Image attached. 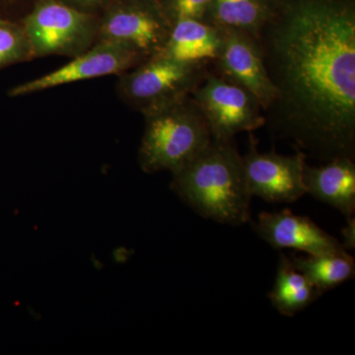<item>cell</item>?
I'll return each instance as SVG.
<instances>
[{
	"instance_id": "cell-14",
	"label": "cell",
	"mask_w": 355,
	"mask_h": 355,
	"mask_svg": "<svg viewBox=\"0 0 355 355\" xmlns=\"http://www.w3.org/2000/svg\"><path fill=\"white\" fill-rule=\"evenodd\" d=\"M321 296L310 280L292 265L291 258L280 254L275 284L268 294L273 308L284 316L293 317Z\"/></svg>"
},
{
	"instance_id": "cell-1",
	"label": "cell",
	"mask_w": 355,
	"mask_h": 355,
	"mask_svg": "<svg viewBox=\"0 0 355 355\" xmlns=\"http://www.w3.org/2000/svg\"><path fill=\"white\" fill-rule=\"evenodd\" d=\"M257 41L270 137L321 163L355 160V0H272Z\"/></svg>"
},
{
	"instance_id": "cell-19",
	"label": "cell",
	"mask_w": 355,
	"mask_h": 355,
	"mask_svg": "<svg viewBox=\"0 0 355 355\" xmlns=\"http://www.w3.org/2000/svg\"><path fill=\"white\" fill-rule=\"evenodd\" d=\"M347 224L343 229V247L345 250H354L355 248V218L354 216L347 218Z\"/></svg>"
},
{
	"instance_id": "cell-21",
	"label": "cell",
	"mask_w": 355,
	"mask_h": 355,
	"mask_svg": "<svg viewBox=\"0 0 355 355\" xmlns=\"http://www.w3.org/2000/svg\"><path fill=\"white\" fill-rule=\"evenodd\" d=\"M160 1H161V0H160Z\"/></svg>"
},
{
	"instance_id": "cell-6",
	"label": "cell",
	"mask_w": 355,
	"mask_h": 355,
	"mask_svg": "<svg viewBox=\"0 0 355 355\" xmlns=\"http://www.w3.org/2000/svg\"><path fill=\"white\" fill-rule=\"evenodd\" d=\"M172 26L160 0H118L99 20L97 41L128 46L147 60L163 51Z\"/></svg>"
},
{
	"instance_id": "cell-12",
	"label": "cell",
	"mask_w": 355,
	"mask_h": 355,
	"mask_svg": "<svg viewBox=\"0 0 355 355\" xmlns=\"http://www.w3.org/2000/svg\"><path fill=\"white\" fill-rule=\"evenodd\" d=\"M303 182L306 191L320 202L349 217L355 212V160L334 159L320 166L305 163Z\"/></svg>"
},
{
	"instance_id": "cell-10",
	"label": "cell",
	"mask_w": 355,
	"mask_h": 355,
	"mask_svg": "<svg viewBox=\"0 0 355 355\" xmlns=\"http://www.w3.org/2000/svg\"><path fill=\"white\" fill-rule=\"evenodd\" d=\"M220 29L221 49L218 57L210 64L211 71L247 89L258 98L266 111L275 100V90L266 73L258 41L240 30Z\"/></svg>"
},
{
	"instance_id": "cell-13",
	"label": "cell",
	"mask_w": 355,
	"mask_h": 355,
	"mask_svg": "<svg viewBox=\"0 0 355 355\" xmlns=\"http://www.w3.org/2000/svg\"><path fill=\"white\" fill-rule=\"evenodd\" d=\"M222 30L202 20L181 19L173 23L164 49L159 55L189 62L211 64L218 57Z\"/></svg>"
},
{
	"instance_id": "cell-5",
	"label": "cell",
	"mask_w": 355,
	"mask_h": 355,
	"mask_svg": "<svg viewBox=\"0 0 355 355\" xmlns=\"http://www.w3.org/2000/svg\"><path fill=\"white\" fill-rule=\"evenodd\" d=\"M33 58H76L97 42L99 20L67 2L44 0L24 21Z\"/></svg>"
},
{
	"instance_id": "cell-18",
	"label": "cell",
	"mask_w": 355,
	"mask_h": 355,
	"mask_svg": "<svg viewBox=\"0 0 355 355\" xmlns=\"http://www.w3.org/2000/svg\"><path fill=\"white\" fill-rule=\"evenodd\" d=\"M212 0H161L172 23L181 19H205Z\"/></svg>"
},
{
	"instance_id": "cell-16",
	"label": "cell",
	"mask_w": 355,
	"mask_h": 355,
	"mask_svg": "<svg viewBox=\"0 0 355 355\" xmlns=\"http://www.w3.org/2000/svg\"><path fill=\"white\" fill-rule=\"evenodd\" d=\"M272 11V0H212L203 21L218 28L240 30L258 39Z\"/></svg>"
},
{
	"instance_id": "cell-9",
	"label": "cell",
	"mask_w": 355,
	"mask_h": 355,
	"mask_svg": "<svg viewBox=\"0 0 355 355\" xmlns=\"http://www.w3.org/2000/svg\"><path fill=\"white\" fill-rule=\"evenodd\" d=\"M146 60L144 55L128 46L97 41L87 51L72 58L64 67L15 86L11 89L9 95L11 97H21L98 77L113 74L120 76Z\"/></svg>"
},
{
	"instance_id": "cell-17",
	"label": "cell",
	"mask_w": 355,
	"mask_h": 355,
	"mask_svg": "<svg viewBox=\"0 0 355 355\" xmlns=\"http://www.w3.org/2000/svg\"><path fill=\"white\" fill-rule=\"evenodd\" d=\"M33 58L23 26L0 21V67Z\"/></svg>"
},
{
	"instance_id": "cell-11",
	"label": "cell",
	"mask_w": 355,
	"mask_h": 355,
	"mask_svg": "<svg viewBox=\"0 0 355 355\" xmlns=\"http://www.w3.org/2000/svg\"><path fill=\"white\" fill-rule=\"evenodd\" d=\"M253 227L259 237L275 250L293 249L310 254L345 250L342 242L309 217L297 216L288 209L261 212Z\"/></svg>"
},
{
	"instance_id": "cell-2",
	"label": "cell",
	"mask_w": 355,
	"mask_h": 355,
	"mask_svg": "<svg viewBox=\"0 0 355 355\" xmlns=\"http://www.w3.org/2000/svg\"><path fill=\"white\" fill-rule=\"evenodd\" d=\"M171 174L172 191L203 218L233 226L251 219L253 196L234 139H212Z\"/></svg>"
},
{
	"instance_id": "cell-3",
	"label": "cell",
	"mask_w": 355,
	"mask_h": 355,
	"mask_svg": "<svg viewBox=\"0 0 355 355\" xmlns=\"http://www.w3.org/2000/svg\"><path fill=\"white\" fill-rule=\"evenodd\" d=\"M139 149L142 171H177L211 141L209 125L191 96L144 114Z\"/></svg>"
},
{
	"instance_id": "cell-15",
	"label": "cell",
	"mask_w": 355,
	"mask_h": 355,
	"mask_svg": "<svg viewBox=\"0 0 355 355\" xmlns=\"http://www.w3.org/2000/svg\"><path fill=\"white\" fill-rule=\"evenodd\" d=\"M289 258L292 265L310 280L322 295L354 277V260L345 250L303 256L291 254Z\"/></svg>"
},
{
	"instance_id": "cell-4",
	"label": "cell",
	"mask_w": 355,
	"mask_h": 355,
	"mask_svg": "<svg viewBox=\"0 0 355 355\" xmlns=\"http://www.w3.org/2000/svg\"><path fill=\"white\" fill-rule=\"evenodd\" d=\"M210 70L207 62L156 55L121 73L116 92L121 101L144 116L191 96Z\"/></svg>"
},
{
	"instance_id": "cell-20",
	"label": "cell",
	"mask_w": 355,
	"mask_h": 355,
	"mask_svg": "<svg viewBox=\"0 0 355 355\" xmlns=\"http://www.w3.org/2000/svg\"><path fill=\"white\" fill-rule=\"evenodd\" d=\"M107 1L108 0H69V2H67V3L76 7V8L80 9V10L92 13L91 9L100 6L103 3H106Z\"/></svg>"
},
{
	"instance_id": "cell-7",
	"label": "cell",
	"mask_w": 355,
	"mask_h": 355,
	"mask_svg": "<svg viewBox=\"0 0 355 355\" xmlns=\"http://www.w3.org/2000/svg\"><path fill=\"white\" fill-rule=\"evenodd\" d=\"M191 96L202 112L212 139H234L238 133L265 127V111L258 98L211 70Z\"/></svg>"
},
{
	"instance_id": "cell-8",
	"label": "cell",
	"mask_w": 355,
	"mask_h": 355,
	"mask_svg": "<svg viewBox=\"0 0 355 355\" xmlns=\"http://www.w3.org/2000/svg\"><path fill=\"white\" fill-rule=\"evenodd\" d=\"M258 144L253 132H250L248 151L242 157L251 195L275 203L295 202L307 195L303 182L306 154L298 149L292 155H282L275 150L263 153Z\"/></svg>"
}]
</instances>
